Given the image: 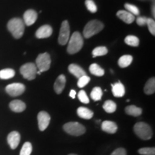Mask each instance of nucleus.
<instances>
[{
	"mask_svg": "<svg viewBox=\"0 0 155 155\" xmlns=\"http://www.w3.org/2000/svg\"><path fill=\"white\" fill-rule=\"evenodd\" d=\"M147 18L145 17H139L137 19V23L139 26H144L147 24Z\"/></svg>",
	"mask_w": 155,
	"mask_h": 155,
	"instance_id": "38",
	"label": "nucleus"
},
{
	"mask_svg": "<svg viewBox=\"0 0 155 155\" xmlns=\"http://www.w3.org/2000/svg\"><path fill=\"white\" fill-rule=\"evenodd\" d=\"M9 108L16 113H21L26 109V104L22 101L14 100L9 103Z\"/></svg>",
	"mask_w": 155,
	"mask_h": 155,
	"instance_id": "14",
	"label": "nucleus"
},
{
	"mask_svg": "<svg viewBox=\"0 0 155 155\" xmlns=\"http://www.w3.org/2000/svg\"><path fill=\"white\" fill-rule=\"evenodd\" d=\"M68 71L71 74H73L77 78H79L83 75H86V71L76 64H71L68 66Z\"/></svg>",
	"mask_w": 155,
	"mask_h": 155,
	"instance_id": "18",
	"label": "nucleus"
},
{
	"mask_svg": "<svg viewBox=\"0 0 155 155\" xmlns=\"http://www.w3.org/2000/svg\"><path fill=\"white\" fill-rule=\"evenodd\" d=\"M83 46V39L79 32H75L69 38L67 51L71 55L77 53L82 49Z\"/></svg>",
	"mask_w": 155,
	"mask_h": 155,
	"instance_id": "2",
	"label": "nucleus"
},
{
	"mask_svg": "<svg viewBox=\"0 0 155 155\" xmlns=\"http://www.w3.org/2000/svg\"><path fill=\"white\" fill-rule=\"evenodd\" d=\"M75 96H76V92H75V90H71V92H70V97L72 98H75Z\"/></svg>",
	"mask_w": 155,
	"mask_h": 155,
	"instance_id": "39",
	"label": "nucleus"
},
{
	"mask_svg": "<svg viewBox=\"0 0 155 155\" xmlns=\"http://www.w3.org/2000/svg\"><path fill=\"white\" fill-rule=\"evenodd\" d=\"M144 91L147 95L153 94L155 92V79L154 78H151L146 83L144 86Z\"/></svg>",
	"mask_w": 155,
	"mask_h": 155,
	"instance_id": "21",
	"label": "nucleus"
},
{
	"mask_svg": "<svg viewBox=\"0 0 155 155\" xmlns=\"http://www.w3.org/2000/svg\"><path fill=\"white\" fill-rule=\"evenodd\" d=\"M51 59L48 53H45L40 54L36 58V67L40 72H45L50 69Z\"/></svg>",
	"mask_w": 155,
	"mask_h": 155,
	"instance_id": "7",
	"label": "nucleus"
},
{
	"mask_svg": "<svg viewBox=\"0 0 155 155\" xmlns=\"http://www.w3.org/2000/svg\"><path fill=\"white\" fill-rule=\"evenodd\" d=\"M53 33V28L50 25H42L36 31L35 36L38 39H43L49 38Z\"/></svg>",
	"mask_w": 155,
	"mask_h": 155,
	"instance_id": "13",
	"label": "nucleus"
},
{
	"mask_svg": "<svg viewBox=\"0 0 155 155\" xmlns=\"http://www.w3.org/2000/svg\"><path fill=\"white\" fill-rule=\"evenodd\" d=\"M78 99L80 100V101L83 103V104H87L89 103V98L85 91H80L78 94Z\"/></svg>",
	"mask_w": 155,
	"mask_h": 155,
	"instance_id": "35",
	"label": "nucleus"
},
{
	"mask_svg": "<svg viewBox=\"0 0 155 155\" xmlns=\"http://www.w3.org/2000/svg\"><path fill=\"white\" fill-rule=\"evenodd\" d=\"M38 16V13L34 9H28L25 12L23 15V18H24L23 22L27 26H31L36 22Z\"/></svg>",
	"mask_w": 155,
	"mask_h": 155,
	"instance_id": "12",
	"label": "nucleus"
},
{
	"mask_svg": "<svg viewBox=\"0 0 155 155\" xmlns=\"http://www.w3.org/2000/svg\"><path fill=\"white\" fill-rule=\"evenodd\" d=\"M103 96V92L100 87H95L91 93V97L95 101H98L101 99Z\"/></svg>",
	"mask_w": 155,
	"mask_h": 155,
	"instance_id": "27",
	"label": "nucleus"
},
{
	"mask_svg": "<svg viewBox=\"0 0 155 155\" xmlns=\"http://www.w3.org/2000/svg\"><path fill=\"white\" fill-rule=\"evenodd\" d=\"M111 155H127V151L124 148H118L111 153Z\"/></svg>",
	"mask_w": 155,
	"mask_h": 155,
	"instance_id": "37",
	"label": "nucleus"
},
{
	"mask_svg": "<svg viewBox=\"0 0 155 155\" xmlns=\"http://www.w3.org/2000/svg\"><path fill=\"white\" fill-rule=\"evenodd\" d=\"M152 12L153 13V16H155V14H154V5H153V7H152Z\"/></svg>",
	"mask_w": 155,
	"mask_h": 155,
	"instance_id": "40",
	"label": "nucleus"
},
{
	"mask_svg": "<svg viewBox=\"0 0 155 155\" xmlns=\"http://www.w3.org/2000/svg\"><path fill=\"white\" fill-rule=\"evenodd\" d=\"M70 38V25L67 20L62 22L61 30H60L58 42L61 45H65L68 42Z\"/></svg>",
	"mask_w": 155,
	"mask_h": 155,
	"instance_id": "8",
	"label": "nucleus"
},
{
	"mask_svg": "<svg viewBox=\"0 0 155 155\" xmlns=\"http://www.w3.org/2000/svg\"><path fill=\"white\" fill-rule=\"evenodd\" d=\"M125 111L128 115H130L132 116H139L141 115V113H142V109L136 106L131 105L126 107Z\"/></svg>",
	"mask_w": 155,
	"mask_h": 155,
	"instance_id": "22",
	"label": "nucleus"
},
{
	"mask_svg": "<svg viewBox=\"0 0 155 155\" xmlns=\"http://www.w3.org/2000/svg\"><path fill=\"white\" fill-rule=\"evenodd\" d=\"M5 91L10 96L16 97L20 96L25 92V86L20 83H11L6 86Z\"/></svg>",
	"mask_w": 155,
	"mask_h": 155,
	"instance_id": "9",
	"label": "nucleus"
},
{
	"mask_svg": "<svg viewBox=\"0 0 155 155\" xmlns=\"http://www.w3.org/2000/svg\"><path fill=\"white\" fill-rule=\"evenodd\" d=\"M89 71L92 75H96V76H103L104 75V70L96 63L91 64L89 67Z\"/></svg>",
	"mask_w": 155,
	"mask_h": 155,
	"instance_id": "25",
	"label": "nucleus"
},
{
	"mask_svg": "<svg viewBox=\"0 0 155 155\" xmlns=\"http://www.w3.org/2000/svg\"><path fill=\"white\" fill-rule=\"evenodd\" d=\"M101 129L104 131L108 134H115L118 130L117 124L111 121H104L102 122Z\"/></svg>",
	"mask_w": 155,
	"mask_h": 155,
	"instance_id": "16",
	"label": "nucleus"
},
{
	"mask_svg": "<svg viewBox=\"0 0 155 155\" xmlns=\"http://www.w3.org/2000/svg\"><path fill=\"white\" fill-rule=\"evenodd\" d=\"M15 75V71L12 68H5L0 71V79L8 80L13 78Z\"/></svg>",
	"mask_w": 155,
	"mask_h": 155,
	"instance_id": "24",
	"label": "nucleus"
},
{
	"mask_svg": "<svg viewBox=\"0 0 155 155\" xmlns=\"http://www.w3.org/2000/svg\"><path fill=\"white\" fill-rule=\"evenodd\" d=\"M63 129L70 135L79 137L86 133V128L78 122H68L63 126Z\"/></svg>",
	"mask_w": 155,
	"mask_h": 155,
	"instance_id": "5",
	"label": "nucleus"
},
{
	"mask_svg": "<svg viewBox=\"0 0 155 155\" xmlns=\"http://www.w3.org/2000/svg\"><path fill=\"white\" fill-rule=\"evenodd\" d=\"M124 7L127 10V12H129V13H131V14L133 15L134 16V15H139V13H140L138 7H137V6L131 5V4H129V3L125 4Z\"/></svg>",
	"mask_w": 155,
	"mask_h": 155,
	"instance_id": "31",
	"label": "nucleus"
},
{
	"mask_svg": "<svg viewBox=\"0 0 155 155\" xmlns=\"http://www.w3.org/2000/svg\"><path fill=\"white\" fill-rule=\"evenodd\" d=\"M135 134L142 140H149L152 137V130L150 125L144 122H138L134 126Z\"/></svg>",
	"mask_w": 155,
	"mask_h": 155,
	"instance_id": "3",
	"label": "nucleus"
},
{
	"mask_svg": "<svg viewBox=\"0 0 155 155\" xmlns=\"http://www.w3.org/2000/svg\"><path fill=\"white\" fill-rule=\"evenodd\" d=\"M116 16L120 19H121L123 22H124L127 24H131L132 23L135 19V17L129 12L125 10H120L116 13Z\"/></svg>",
	"mask_w": 155,
	"mask_h": 155,
	"instance_id": "17",
	"label": "nucleus"
},
{
	"mask_svg": "<svg viewBox=\"0 0 155 155\" xmlns=\"http://www.w3.org/2000/svg\"><path fill=\"white\" fill-rule=\"evenodd\" d=\"M104 24L98 20H91L87 23L83 30V36L85 38H90L100 32L104 29Z\"/></svg>",
	"mask_w": 155,
	"mask_h": 155,
	"instance_id": "4",
	"label": "nucleus"
},
{
	"mask_svg": "<svg viewBox=\"0 0 155 155\" xmlns=\"http://www.w3.org/2000/svg\"><path fill=\"white\" fill-rule=\"evenodd\" d=\"M38 127L41 131L47 129L50 122V116L46 111H40L38 115Z\"/></svg>",
	"mask_w": 155,
	"mask_h": 155,
	"instance_id": "10",
	"label": "nucleus"
},
{
	"mask_svg": "<svg viewBox=\"0 0 155 155\" xmlns=\"http://www.w3.org/2000/svg\"><path fill=\"white\" fill-rule=\"evenodd\" d=\"M68 155H78V154H70Z\"/></svg>",
	"mask_w": 155,
	"mask_h": 155,
	"instance_id": "41",
	"label": "nucleus"
},
{
	"mask_svg": "<svg viewBox=\"0 0 155 155\" xmlns=\"http://www.w3.org/2000/svg\"><path fill=\"white\" fill-rule=\"evenodd\" d=\"M86 6L88 9V11H90L91 12L95 13L97 12V7L96 4L93 0H86Z\"/></svg>",
	"mask_w": 155,
	"mask_h": 155,
	"instance_id": "34",
	"label": "nucleus"
},
{
	"mask_svg": "<svg viewBox=\"0 0 155 155\" xmlns=\"http://www.w3.org/2000/svg\"><path fill=\"white\" fill-rule=\"evenodd\" d=\"M32 152V144L29 141L25 142L21 149L19 155H30Z\"/></svg>",
	"mask_w": 155,
	"mask_h": 155,
	"instance_id": "30",
	"label": "nucleus"
},
{
	"mask_svg": "<svg viewBox=\"0 0 155 155\" xmlns=\"http://www.w3.org/2000/svg\"><path fill=\"white\" fill-rule=\"evenodd\" d=\"M125 43L129 46H132V47H137L139 45V40L137 37L134 35H129L126 37Z\"/></svg>",
	"mask_w": 155,
	"mask_h": 155,
	"instance_id": "28",
	"label": "nucleus"
},
{
	"mask_svg": "<svg viewBox=\"0 0 155 155\" xmlns=\"http://www.w3.org/2000/svg\"><path fill=\"white\" fill-rule=\"evenodd\" d=\"M77 114L79 117L83 119H91L94 116V112L88 108L79 107L77 109Z\"/></svg>",
	"mask_w": 155,
	"mask_h": 155,
	"instance_id": "20",
	"label": "nucleus"
},
{
	"mask_svg": "<svg viewBox=\"0 0 155 155\" xmlns=\"http://www.w3.org/2000/svg\"><path fill=\"white\" fill-rule=\"evenodd\" d=\"M133 61V57L130 55H125L121 56L119 58V61H118V64L121 68H127L130 65L131 62Z\"/></svg>",
	"mask_w": 155,
	"mask_h": 155,
	"instance_id": "23",
	"label": "nucleus"
},
{
	"mask_svg": "<svg viewBox=\"0 0 155 155\" xmlns=\"http://www.w3.org/2000/svg\"><path fill=\"white\" fill-rule=\"evenodd\" d=\"M20 134L17 131H11L8 134V136H7V143H8V144L9 145L12 150H15L18 147L19 142H20Z\"/></svg>",
	"mask_w": 155,
	"mask_h": 155,
	"instance_id": "11",
	"label": "nucleus"
},
{
	"mask_svg": "<svg viewBox=\"0 0 155 155\" xmlns=\"http://www.w3.org/2000/svg\"><path fill=\"white\" fill-rule=\"evenodd\" d=\"M65 83H66V78L64 75H61L56 79L55 83H54V90L57 94H61L63 92L64 88H65Z\"/></svg>",
	"mask_w": 155,
	"mask_h": 155,
	"instance_id": "15",
	"label": "nucleus"
},
{
	"mask_svg": "<svg viewBox=\"0 0 155 155\" xmlns=\"http://www.w3.org/2000/svg\"><path fill=\"white\" fill-rule=\"evenodd\" d=\"M19 71L24 78L28 81L34 80L37 75L36 65L32 63H28L21 66Z\"/></svg>",
	"mask_w": 155,
	"mask_h": 155,
	"instance_id": "6",
	"label": "nucleus"
},
{
	"mask_svg": "<svg viewBox=\"0 0 155 155\" xmlns=\"http://www.w3.org/2000/svg\"><path fill=\"white\" fill-rule=\"evenodd\" d=\"M108 53V49L104 46H100V47H97L94 49L92 52L93 57L96 58L98 56H104Z\"/></svg>",
	"mask_w": 155,
	"mask_h": 155,
	"instance_id": "29",
	"label": "nucleus"
},
{
	"mask_svg": "<svg viewBox=\"0 0 155 155\" xmlns=\"http://www.w3.org/2000/svg\"><path fill=\"white\" fill-rule=\"evenodd\" d=\"M147 24L148 25L149 30H150V33L152 35H155V22L154 20L152 18H147Z\"/></svg>",
	"mask_w": 155,
	"mask_h": 155,
	"instance_id": "36",
	"label": "nucleus"
},
{
	"mask_svg": "<svg viewBox=\"0 0 155 155\" xmlns=\"http://www.w3.org/2000/svg\"><path fill=\"white\" fill-rule=\"evenodd\" d=\"M91 81V78L90 77H88V75H83V76H81V78H78V86L79 87V88H83V87H85L86 86L88 83L90 82Z\"/></svg>",
	"mask_w": 155,
	"mask_h": 155,
	"instance_id": "33",
	"label": "nucleus"
},
{
	"mask_svg": "<svg viewBox=\"0 0 155 155\" xmlns=\"http://www.w3.org/2000/svg\"><path fill=\"white\" fill-rule=\"evenodd\" d=\"M139 154L141 155H155L154 147H143L138 150Z\"/></svg>",
	"mask_w": 155,
	"mask_h": 155,
	"instance_id": "32",
	"label": "nucleus"
},
{
	"mask_svg": "<svg viewBox=\"0 0 155 155\" xmlns=\"http://www.w3.org/2000/svg\"><path fill=\"white\" fill-rule=\"evenodd\" d=\"M112 93L114 96L118 98H121L125 94V88L124 86L121 82L116 83L115 84L112 85Z\"/></svg>",
	"mask_w": 155,
	"mask_h": 155,
	"instance_id": "19",
	"label": "nucleus"
},
{
	"mask_svg": "<svg viewBox=\"0 0 155 155\" xmlns=\"http://www.w3.org/2000/svg\"><path fill=\"white\" fill-rule=\"evenodd\" d=\"M116 107L117 106H116V103L111 100L106 101L104 104V105H103V108L104 109V111L108 114H112L114 112H115L116 110Z\"/></svg>",
	"mask_w": 155,
	"mask_h": 155,
	"instance_id": "26",
	"label": "nucleus"
},
{
	"mask_svg": "<svg viewBox=\"0 0 155 155\" xmlns=\"http://www.w3.org/2000/svg\"><path fill=\"white\" fill-rule=\"evenodd\" d=\"M7 29L16 39L21 38L25 32V23L20 18L11 19L7 23Z\"/></svg>",
	"mask_w": 155,
	"mask_h": 155,
	"instance_id": "1",
	"label": "nucleus"
}]
</instances>
